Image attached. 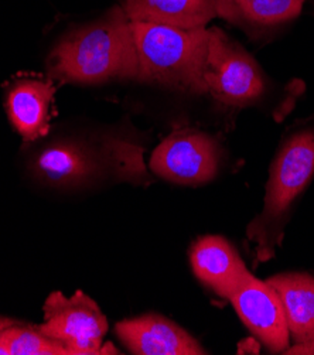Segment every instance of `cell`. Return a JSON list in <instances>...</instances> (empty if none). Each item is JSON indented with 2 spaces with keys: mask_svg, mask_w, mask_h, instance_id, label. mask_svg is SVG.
Returning a JSON list of instances; mask_svg holds the SVG:
<instances>
[{
  "mask_svg": "<svg viewBox=\"0 0 314 355\" xmlns=\"http://www.w3.org/2000/svg\"><path fill=\"white\" fill-rule=\"evenodd\" d=\"M51 77L71 84L96 85L137 80V51L132 23L119 6L67 33L49 57Z\"/></svg>",
  "mask_w": 314,
  "mask_h": 355,
  "instance_id": "1",
  "label": "cell"
},
{
  "mask_svg": "<svg viewBox=\"0 0 314 355\" xmlns=\"http://www.w3.org/2000/svg\"><path fill=\"white\" fill-rule=\"evenodd\" d=\"M132 28L139 64L136 81L191 95L207 94L209 30L153 23H132Z\"/></svg>",
  "mask_w": 314,
  "mask_h": 355,
  "instance_id": "2",
  "label": "cell"
},
{
  "mask_svg": "<svg viewBox=\"0 0 314 355\" xmlns=\"http://www.w3.org/2000/svg\"><path fill=\"white\" fill-rule=\"evenodd\" d=\"M314 175V128L295 132L279 149L269 174L265 207L248 227L258 259L266 261L281 242L288 212Z\"/></svg>",
  "mask_w": 314,
  "mask_h": 355,
  "instance_id": "3",
  "label": "cell"
},
{
  "mask_svg": "<svg viewBox=\"0 0 314 355\" xmlns=\"http://www.w3.org/2000/svg\"><path fill=\"white\" fill-rule=\"evenodd\" d=\"M204 80L207 94L231 108L251 106L266 92V80L258 62L218 27L209 28Z\"/></svg>",
  "mask_w": 314,
  "mask_h": 355,
  "instance_id": "4",
  "label": "cell"
},
{
  "mask_svg": "<svg viewBox=\"0 0 314 355\" xmlns=\"http://www.w3.org/2000/svg\"><path fill=\"white\" fill-rule=\"evenodd\" d=\"M44 322L37 329L60 343L68 355L110 354L102 347L108 320L99 306L81 291L73 296L53 292L44 306Z\"/></svg>",
  "mask_w": 314,
  "mask_h": 355,
  "instance_id": "5",
  "label": "cell"
},
{
  "mask_svg": "<svg viewBox=\"0 0 314 355\" xmlns=\"http://www.w3.org/2000/svg\"><path fill=\"white\" fill-rule=\"evenodd\" d=\"M105 162L141 168L139 149L122 140H110L101 152L77 140H57L44 146L34 159V170L47 183L77 184L98 173Z\"/></svg>",
  "mask_w": 314,
  "mask_h": 355,
  "instance_id": "6",
  "label": "cell"
},
{
  "mask_svg": "<svg viewBox=\"0 0 314 355\" xmlns=\"http://www.w3.org/2000/svg\"><path fill=\"white\" fill-rule=\"evenodd\" d=\"M220 148L214 137L195 129H176L155 149L150 167L162 179L198 186L218 173Z\"/></svg>",
  "mask_w": 314,
  "mask_h": 355,
  "instance_id": "7",
  "label": "cell"
},
{
  "mask_svg": "<svg viewBox=\"0 0 314 355\" xmlns=\"http://www.w3.org/2000/svg\"><path fill=\"white\" fill-rule=\"evenodd\" d=\"M250 330L273 352L289 348L290 334L282 300L268 282L250 275L229 299Z\"/></svg>",
  "mask_w": 314,
  "mask_h": 355,
  "instance_id": "8",
  "label": "cell"
},
{
  "mask_svg": "<svg viewBox=\"0 0 314 355\" xmlns=\"http://www.w3.org/2000/svg\"><path fill=\"white\" fill-rule=\"evenodd\" d=\"M123 345L136 355H200L205 349L180 326L159 314L123 320L115 327Z\"/></svg>",
  "mask_w": 314,
  "mask_h": 355,
  "instance_id": "9",
  "label": "cell"
},
{
  "mask_svg": "<svg viewBox=\"0 0 314 355\" xmlns=\"http://www.w3.org/2000/svg\"><path fill=\"white\" fill-rule=\"evenodd\" d=\"M195 276L223 299H231L251 275L232 245L223 236L200 238L190 252Z\"/></svg>",
  "mask_w": 314,
  "mask_h": 355,
  "instance_id": "10",
  "label": "cell"
},
{
  "mask_svg": "<svg viewBox=\"0 0 314 355\" xmlns=\"http://www.w3.org/2000/svg\"><path fill=\"white\" fill-rule=\"evenodd\" d=\"M54 95V83L39 77H21L8 88L5 96L8 118L26 141H36L49 133Z\"/></svg>",
  "mask_w": 314,
  "mask_h": 355,
  "instance_id": "11",
  "label": "cell"
},
{
  "mask_svg": "<svg viewBox=\"0 0 314 355\" xmlns=\"http://www.w3.org/2000/svg\"><path fill=\"white\" fill-rule=\"evenodd\" d=\"M132 23H153L179 28H204L217 17L214 0H123Z\"/></svg>",
  "mask_w": 314,
  "mask_h": 355,
  "instance_id": "12",
  "label": "cell"
},
{
  "mask_svg": "<svg viewBox=\"0 0 314 355\" xmlns=\"http://www.w3.org/2000/svg\"><path fill=\"white\" fill-rule=\"evenodd\" d=\"M282 300L295 344L314 341V277L307 273L276 275L268 280Z\"/></svg>",
  "mask_w": 314,
  "mask_h": 355,
  "instance_id": "13",
  "label": "cell"
},
{
  "mask_svg": "<svg viewBox=\"0 0 314 355\" xmlns=\"http://www.w3.org/2000/svg\"><path fill=\"white\" fill-rule=\"evenodd\" d=\"M217 17L247 30H265L296 19L304 0H214Z\"/></svg>",
  "mask_w": 314,
  "mask_h": 355,
  "instance_id": "14",
  "label": "cell"
},
{
  "mask_svg": "<svg viewBox=\"0 0 314 355\" xmlns=\"http://www.w3.org/2000/svg\"><path fill=\"white\" fill-rule=\"evenodd\" d=\"M0 348L3 355H68V351L55 340L33 329L10 320L0 331Z\"/></svg>",
  "mask_w": 314,
  "mask_h": 355,
  "instance_id": "15",
  "label": "cell"
},
{
  "mask_svg": "<svg viewBox=\"0 0 314 355\" xmlns=\"http://www.w3.org/2000/svg\"><path fill=\"white\" fill-rule=\"evenodd\" d=\"M285 354H293V355H314V341L310 343H302L295 344L293 347H289Z\"/></svg>",
  "mask_w": 314,
  "mask_h": 355,
  "instance_id": "16",
  "label": "cell"
},
{
  "mask_svg": "<svg viewBox=\"0 0 314 355\" xmlns=\"http://www.w3.org/2000/svg\"><path fill=\"white\" fill-rule=\"evenodd\" d=\"M12 320V318H6V317H0V331H2L3 329H5V326L6 324H9V322ZM0 355H3L2 354V348H0Z\"/></svg>",
  "mask_w": 314,
  "mask_h": 355,
  "instance_id": "17",
  "label": "cell"
}]
</instances>
